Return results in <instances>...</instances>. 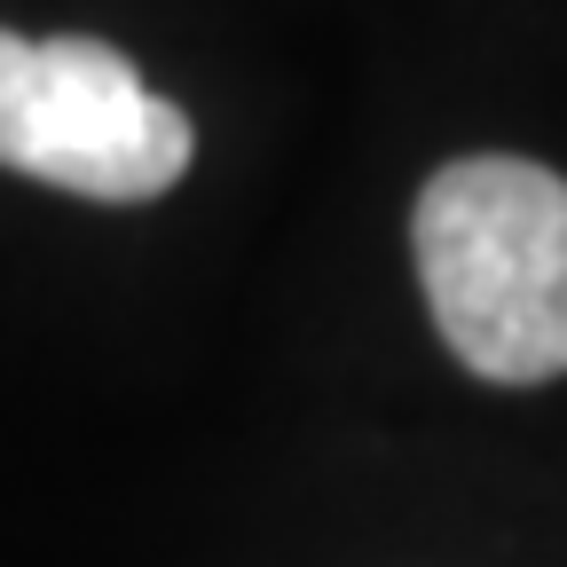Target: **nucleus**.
<instances>
[{
	"label": "nucleus",
	"instance_id": "f257e3e1",
	"mask_svg": "<svg viewBox=\"0 0 567 567\" xmlns=\"http://www.w3.org/2000/svg\"><path fill=\"white\" fill-rule=\"evenodd\" d=\"M417 284L457 363L496 386L567 371V182L536 158H457L417 197Z\"/></svg>",
	"mask_w": 567,
	"mask_h": 567
},
{
	"label": "nucleus",
	"instance_id": "f03ea898",
	"mask_svg": "<svg viewBox=\"0 0 567 567\" xmlns=\"http://www.w3.org/2000/svg\"><path fill=\"white\" fill-rule=\"evenodd\" d=\"M189 118L118 48L0 32V166L95 205H142L189 174Z\"/></svg>",
	"mask_w": 567,
	"mask_h": 567
}]
</instances>
